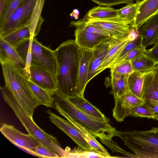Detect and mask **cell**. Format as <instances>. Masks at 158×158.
Returning <instances> with one entry per match:
<instances>
[{"label": "cell", "instance_id": "1", "mask_svg": "<svg viewBox=\"0 0 158 158\" xmlns=\"http://www.w3.org/2000/svg\"><path fill=\"white\" fill-rule=\"evenodd\" d=\"M80 48L74 40L64 42L54 51L57 61L55 76L57 95L67 98L79 94L78 79Z\"/></svg>", "mask_w": 158, "mask_h": 158}, {"label": "cell", "instance_id": "2", "mask_svg": "<svg viewBox=\"0 0 158 158\" xmlns=\"http://www.w3.org/2000/svg\"><path fill=\"white\" fill-rule=\"evenodd\" d=\"M5 86L30 117L40 105L29 85L28 79L16 65L10 61L1 62Z\"/></svg>", "mask_w": 158, "mask_h": 158}, {"label": "cell", "instance_id": "3", "mask_svg": "<svg viewBox=\"0 0 158 158\" xmlns=\"http://www.w3.org/2000/svg\"><path fill=\"white\" fill-rule=\"evenodd\" d=\"M114 136L121 139L136 158H158V127L145 131H121L116 130Z\"/></svg>", "mask_w": 158, "mask_h": 158}, {"label": "cell", "instance_id": "4", "mask_svg": "<svg viewBox=\"0 0 158 158\" xmlns=\"http://www.w3.org/2000/svg\"><path fill=\"white\" fill-rule=\"evenodd\" d=\"M54 101L72 119L81 124L95 137L100 140L111 139L116 129L109 121L98 118L81 111L74 106L67 98H62L54 92Z\"/></svg>", "mask_w": 158, "mask_h": 158}, {"label": "cell", "instance_id": "5", "mask_svg": "<svg viewBox=\"0 0 158 158\" xmlns=\"http://www.w3.org/2000/svg\"><path fill=\"white\" fill-rule=\"evenodd\" d=\"M0 89L4 100L13 110L28 134L37 139L42 145L56 153L52 146L51 142L52 141L60 144L57 139L46 132L35 123L33 118L27 115L5 86L1 87Z\"/></svg>", "mask_w": 158, "mask_h": 158}, {"label": "cell", "instance_id": "6", "mask_svg": "<svg viewBox=\"0 0 158 158\" xmlns=\"http://www.w3.org/2000/svg\"><path fill=\"white\" fill-rule=\"evenodd\" d=\"M29 47L31 52V65L43 69L55 76L57 65L54 51L42 45L35 37L30 38Z\"/></svg>", "mask_w": 158, "mask_h": 158}, {"label": "cell", "instance_id": "7", "mask_svg": "<svg viewBox=\"0 0 158 158\" xmlns=\"http://www.w3.org/2000/svg\"><path fill=\"white\" fill-rule=\"evenodd\" d=\"M37 0H25L0 27V37L27 25Z\"/></svg>", "mask_w": 158, "mask_h": 158}, {"label": "cell", "instance_id": "8", "mask_svg": "<svg viewBox=\"0 0 158 158\" xmlns=\"http://www.w3.org/2000/svg\"><path fill=\"white\" fill-rule=\"evenodd\" d=\"M0 131L3 136L13 144L34 156L35 148L41 144L33 136L29 134H26L21 132L11 125L2 124Z\"/></svg>", "mask_w": 158, "mask_h": 158}, {"label": "cell", "instance_id": "9", "mask_svg": "<svg viewBox=\"0 0 158 158\" xmlns=\"http://www.w3.org/2000/svg\"><path fill=\"white\" fill-rule=\"evenodd\" d=\"M121 39L112 36L106 37L92 50L93 55L89 64L88 83L98 74L99 69L108 52Z\"/></svg>", "mask_w": 158, "mask_h": 158}, {"label": "cell", "instance_id": "10", "mask_svg": "<svg viewBox=\"0 0 158 158\" xmlns=\"http://www.w3.org/2000/svg\"><path fill=\"white\" fill-rule=\"evenodd\" d=\"M87 23L95 26L111 36L121 39L127 36L132 25L121 22L119 19L98 20L84 18Z\"/></svg>", "mask_w": 158, "mask_h": 158}, {"label": "cell", "instance_id": "11", "mask_svg": "<svg viewBox=\"0 0 158 158\" xmlns=\"http://www.w3.org/2000/svg\"><path fill=\"white\" fill-rule=\"evenodd\" d=\"M47 112L51 122L69 137L79 147L87 151L95 152L70 122L57 115L49 109Z\"/></svg>", "mask_w": 158, "mask_h": 158}, {"label": "cell", "instance_id": "12", "mask_svg": "<svg viewBox=\"0 0 158 158\" xmlns=\"http://www.w3.org/2000/svg\"><path fill=\"white\" fill-rule=\"evenodd\" d=\"M115 105L113 110V115L118 122L123 121L128 116L130 109L143 104L144 100L130 91L119 97L114 98Z\"/></svg>", "mask_w": 158, "mask_h": 158}, {"label": "cell", "instance_id": "13", "mask_svg": "<svg viewBox=\"0 0 158 158\" xmlns=\"http://www.w3.org/2000/svg\"><path fill=\"white\" fill-rule=\"evenodd\" d=\"M53 106L60 114L70 122L76 128L89 144L96 152L101 153L107 158H112L106 150L98 141L95 137L81 124L76 121L65 112L54 101Z\"/></svg>", "mask_w": 158, "mask_h": 158}, {"label": "cell", "instance_id": "14", "mask_svg": "<svg viewBox=\"0 0 158 158\" xmlns=\"http://www.w3.org/2000/svg\"><path fill=\"white\" fill-rule=\"evenodd\" d=\"M28 79L38 86L47 90L55 91L57 89L55 76L41 68L31 65Z\"/></svg>", "mask_w": 158, "mask_h": 158}, {"label": "cell", "instance_id": "15", "mask_svg": "<svg viewBox=\"0 0 158 158\" xmlns=\"http://www.w3.org/2000/svg\"><path fill=\"white\" fill-rule=\"evenodd\" d=\"M141 46L146 48L158 41V13L145 22L138 29Z\"/></svg>", "mask_w": 158, "mask_h": 158}, {"label": "cell", "instance_id": "16", "mask_svg": "<svg viewBox=\"0 0 158 158\" xmlns=\"http://www.w3.org/2000/svg\"><path fill=\"white\" fill-rule=\"evenodd\" d=\"M93 55L92 50L80 48L78 87L79 94L81 96H84L86 85L88 83L89 64Z\"/></svg>", "mask_w": 158, "mask_h": 158}, {"label": "cell", "instance_id": "17", "mask_svg": "<svg viewBox=\"0 0 158 158\" xmlns=\"http://www.w3.org/2000/svg\"><path fill=\"white\" fill-rule=\"evenodd\" d=\"M158 13V0H145L140 3L132 26L138 30L145 22Z\"/></svg>", "mask_w": 158, "mask_h": 158}, {"label": "cell", "instance_id": "18", "mask_svg": "<svg viewBox=\"0 0 158 158\" xmlns=\"http://www.w3.org/2000/svg\"><path fill=\"white\" fill-rule=\"evenodd\" d=\"M0 62L10 61L16 65L25 74V65L15 48L0 37Z\"/></svg>", "mask_w": 158, "mask_h": 158}, {"label": "cell", "instance_id": "19", "mask_svg": "<svg viewBox=\"0 0 158 158\" xmlns=\"http://www.w3.org/2000/svg\"><path fill=\"white\" fill-rule=\"evenodd\" d=\"M76 44L81 48L93 50L106 37L87 32L82 29L76 28L75 30Z\"/></svg>", "mask_w": 158, "mask_h": 158}, {"label": "cell", "instance_id": "20", "mask_svg": "<svg viewBox=\"0 0 158 158\" xmlns=\"http://www.w3.org/2000/svg\"><path fill=\"white\" fill-rule=\"evenodd\" d=\"M79 110L88 114L107 121L110 119L84 97L79 94L67 98Z\"/></svg>", "mask_w": 158, "mask_h": 158}, {"label": "cell", "instance_id": "21", "mask_svg": "<svg viewBox=\"0 0 158 158\" xmlns=\"http://www.w3.org/2000/svg\"><path fill=\"white\" fill-rule=\"evenodd\" d=\"M143 99L158 101V79L154 70L144 74Z\"/></svg>", "mask_w": 158, "mask_h": 158}, {"label": "cell", "instance_id": "22", "mask_svg": "<svg viewBox=\"0 0 158 158\" xmlns=\"http://www.w3.org/2000/svg\"><path fill=\"white\" fill-rule=\"evenodd\" d=\"M129 41L127 36L123 38L110 49L100 67L98 74L107 68H110Z\"/></svg>", "mask_w": 158, "mask_h": 158}, {"label": "cell", "instance_id": "23", "mask_svg": "<svg viewBox=\"0 0 158 158\" xmlns=\"http://www.w3.org/2000/svg\"><path fill=\"white\" fill-rule=\"evenodd\" d=\"M111 93L115 98L130 91L127 81L128 76L110 71Z\"/></svg>", "mask_w": 158, "mask_h": 158}, {"label": "cell", "instance_id": "24", "mask_svg": "<svg viewBox=\"0 0 158 158\" xmlns=\"http://www.w3.org/2000/svg\"><path fill=\"white\" fill-rule=\"evenodd\" d=\"M45 0H37L27 25L31 34V38L35 37L40 31L44 19L41 16Z\"/></svg>", "mask_w": 158, "mask_h": 158}, {"label": "cell", "instance_id": "25", "mask_svg": "<svg viewBox=\"0 0 158 158\" xmlns=\"http://www.w3.org/2000/svg\"><path fill=\"white\" fill-rule=\"evenodd\" d=\"M85 17L98 20L114 19L118 17L117 10L110 6L95 7L89 10Z\"/></svg>", "mask_w": 158, "mask_h": 158}, {"label": "cell", "instance_id": "26", "mask_svg": "<svg viewBox=\"0 0 158 158\" xmlns=\"http://www.w3.org/2000/svg\"><path fill=\"white\" fill-rule=\"evenodd\" d=\"M28 81L30 88L40 105H43L48 107H52L54 102V91L45 89L29 79Z\"/></svg>", "mask_w": 158, "mask_h": 158}, {"label": "cell", "instance_id": "27", "mask_svg": "<svg viewBox=\"0 0 158 158\" xmlns=\"http://www.w3.org/2000/svg\"><path fill=\"white\" fill-rule=\"evenodd\" d=\"M134 71L144 74L154 70L157 65L155 62L145 54L131 61Z\"/></svg>", "mask_w": 158, "mask_h": 158}, {"label": "cell", "instance_id": "28", "mask_svg": "<svg viewBox=\"0 0 158 158\" xmlns=\"http://www.w3.org/2000/svg\"><path fill=\"white\" fill-rule=\"evenodd\" d=\"M1 37L15 47L24 40L31 38V34L28 27L26 25Z\"/></svg>", "mask_w": 158, "mask_h": 158}, {"label": "cell", "instance_id": "29", "mask_svg": "<svg viewBox=\"0 0 158 158\" xmlns=\"http://www.w3.org/2000/svg\"><path fill=\"white\" fill-rule=\"evenodd\" d=\"M144 74L134 71L128 77L127 81L130 91L143 99Z\"/></svg>", "mask_w": 158, "mask_h": 158}, {"label": "cell", "instance_id": "30", "mask_svg": "<svg viewBox=\"0 0 158 158\" xmlns=\"http://www.w3.org/2000/svg\"><path fill=\"white\" fill-rule=\"evenodd\" d=\"M140 3L132 2L117 10L119 18L123 22L132 25L136 17Z\"/></svg>", "mask_w": 158, "mask_h": 158}, {"label": "cell", "instance_id": "31", "mask_svg": "<svg viewBox=\"0 0 158 158\" xmlns=\"http://www.w3.org/2000/svg\"><path fill=\"white\" fill-rule=\"evenodd\" d=\"M70 26L82 29L87 32L100 36L108 37L111 36L109 33L98 27L86 22L85 19H81L77 21H72Z\"/></svg>", "mask_w": 158, "mask_h": 158}, {"label": "cell", "instance_id": "32", "mask_svg": "<svg viewBox=\"0 0 158 158\" xmlns=\"http://www.w3.org/2000/svg\"><path fill=\"white\" fill-rule=\"evenodd\" d=\"M128 116L154 119L155 115L149 106L144 102L142 105L130 108Z\"/></svg>", "mask_w": 158, "mask_h": 158}, {"label": "cell", "instance_id": "33", "mask_svg": "<svg viewBox=\"0 0 158 158\" xmlns=\"http://www.w3.org/2000/svg\"><path fill=\"white\" fill-rule=\"evenodd\" d=\"M64 158H107L103 155L94 151H87L81 148H75L71 151H66Z\"/></svg>", "mask_w": 158, "mask_h": 158}, {"label": "cell", "instance_id": "34", "mask_svg": "<svg viewBox=\"0 0 158 158\" xmlns=\"http://www.w3.org/2000/svg\"><path fill=\"white\" fill-rule=\"evenodd\" d=\"M25 0H8L3 14L0 17V27L7 21L11 14Z\"/></svg>", "mask_w": 158, "mask_h": 158}, {"label": "cell", "instance_id": "35", "mask_svg": "<svg viewBox=\"0 0 158 158\" xmlns=\"http://www.w3.org/2000/svg\"><path fill=\"white\" fill-rule=\"evenodd\" d=\"M110 69V71L128 76L134 72L131 61L121 62Z\"/></svg>", "mask_w": 158, "mask_h": 158}, {"label": "cell", "instance_id": "36", "mask_svg": "<svg viewBox=\"0 0 158 158\" xmlns=\"http://www.w3.org/2000/svg\"><path fill=\"white\" fill-rule=\"evenodd\" d=\"M100 140L102 143L110 149L113 152L120 153L127 156L129 157L136 158V156L135 154L128 152L121 148L118 146L117 143L111 139H102Z\"/></svg>", "mask_w": 158, "mask_h": 158}, {"label": "cell", "instance_id": "37", "mask_svg": "<svg viewBox=\"0 0 158 158\" xmlns=\"http://www.w3.org/2000/svg\"><path fill=\"white\" fill-rule=\"evenodd\" d=\"M34 156L44 158H60L57 154L42 144L35 148Z\"/></svg>", "mask_w": 158, "mask_h": 158}, {"label": "cell", "instance_id": "38", "mask_svg": "<svg viewBox=\"0 0 158 158\" xmlns=\"http://www.w3.org/2000/svg\"><path fill=\"white\" fill-rule=\"evenodd\" d=\"M146 51V49L142 47L135 48L127 53L119 61L114 64L110 68L122 62L131 61L139 56L145 54Z\"/></svg>", "mask_w": 158, "mask_h": 158}, {"label": "cell", "instance_id": "39", "mask_svg": "<svg viewBox=\"0 0 158 158\" xmlns=\"http://www.w3.org/2000/svg\"><path fill=\"white\" fill-rule=\"evenodd\" d=\"M140 47L142 46L141 39L139 36L134 40L129 41L122 51L117 59L112 65L119 61L130 51Z\"/></svg>", "mask_w": 158, "mask_h": 158}, {"label": "cell", "instance_id": "40", "mask_svg": "<svg viewBox=\"0 0 158 158\" xmlns=\"http://www.w3.org/2000/svg\"><path fill=\"white\" fill-rule=\"evenodd\" d=\"M95 3L101 6H112L121 4H128L134 0H91Z\"/></svg>", "mask_w": 158, "mask_h": 158}, {"label": "cell", "instance_id": "41", "mask_svg": "<svg viewBox=\"0 0 158 158\" xmlns=\"http://www.w3.org/2000/svg\"><path fill=\"white\" fill-rule=\"evenodd\" d=\"M145 54L152 59L157 65L158 64V41L151 48L146 50Z\"/></svg>", "mask_w": 158, "mask_h": 158}, {"label": "cell", "instance_id": "42", "mask_svg": "<svg viewBox=\"0 0 158 158\" xmlns=\"http://www.w3.org/2000/svg\"><path fill=\"white\" fill-rule=\"evenodd\" d=\"M145 102L148 105L154 113L155 116H158V101L152 100H148L145 101Z\"/></svg>", "mask_w": 158, "mask_h": 158}, {"label": "cell", "instance_id": "43", "mask_svg": "<svg viewBox=\"0 0 158 158\" xmlns=\"http://www.w3.org/2000/svg\"><path fill=\"white\" fill-rule=\"evenodd\" d=\"M139 36L138 30L132 26L127 36L128 39L130 41H132L137 39Z\"/></svg>", "mask_w": 158, "mask_h": 158}, {"label": "cell", "instance_id": "44", "mask_svg": "<svg viewBox=\"0 0 158 158\" xmlns=\"http://www.w3.org/2000/svg\"><path fill=\"white\" fill-rule=\"evenodd\" d=\"M8 0H0V17L3 13Z\"/></svg>", "mask_w": 158, "mask_h": 158}, {"label": "cell", "instance_id": "45", "mask_svg": "<svg viewBox=\"0 0 158 158\" xmlns=\"http://www.w3.org/2000/svg\"><path fill=\"white\" fill-rule=\"evenodd\" d=\"M79 14V12L77 9H74L72 13L70 14V15L74 17L76 19H77L78 18Z\"/></svg>", "mask_w": 158, "mask_h": 158}, {"label": "cell", "instance_id": "46", "mask_svg": "<svg viewBox=\"0 0 158 158\" xmlns=\"http://www.w3.org/2000/svg\"><path fill=\"white\" fill-rule=\"evenodd\" d=\"M154 70L155 71L156 73L158 79V64H157L156 66L155 69H154Z\"/></svg>", "mask_w": 158, "mask_h": 158}, {"label": "cell", "instance_id": "47", "mask_svg": "<svg viewBox=\"0 0 158 158\" xmlns=\"http://www.w3.org/2000/svg\"><path fill=\"white\" fill-rule=\"evenodd\" d=\"M136 0V2L138 3H140L143 1L145 0Z\"/></svg>", "mask_w": 158, "mask_h": 158}, {"label": "cell", "instance_id": "48", "mask_svg": "<svg viewBox=\"0 0 158 158\" xmlns=\"http://www.w3.org/2000/svg\"><path fill=\"white\" fill-rule=\"evenodd\" d=\"M154 119H155L158 121V115L155 116L154 117Z\"/></svg>", "mask_w": 158, "mask_h": 158}]
</instances>
